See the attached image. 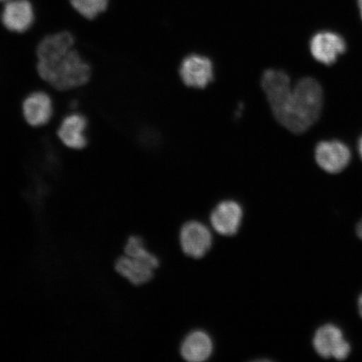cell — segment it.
Wrapping results in <instances>:
<instances>
[{"mask_svg": "<svg viewBox=\"0 0 362 362\" xmlns=\"http://www.w3.org/2000/svg\"><path fill=\"white\" fill-rule=\"evenodd\" d=\"M357 309H358L359 315L362 318V293L360 294L358 300H357Z\"/></svg>", "mask_w": 362, "mask_h": 362, "instance_id": "obj_18", "label": "cell"}, {"mask_svg": "<svg viewBox=\"0 0 362 362\" xmlns=\"http://www.w3.org/2000/svg\"><path fill=\"white\" fill-rule=\"evenodd\" d=\"M88 120L79 113H71L62 121L57 131L59 139L65 146L71 149H83L88 144L86 129Z\"/></svg>", "mask_w": 362, "mask_h": 362, "instance_id": "obj_12", "label": "cell"}, {"mask_svg": "<svg viewBox=\"0 0 362 362\" xmlns=\"http://www.w3.org/2000/svg\"><path fill=\"white\" fill-rule=\"evenodd\" d=\"M71 6L83 19L93 21L107 12L111 0H69Z\"/></svg>", "mask_w": 362, "mask_h": 362, "instance_id": "obj_15", "label": "cell"}, {"mask_svg": "<svg viewBox=\"0 0 362 362\" xmlns=\"http://www.w3.org/2000/svg\"><path fill=\"white\" fill-rule=\"evenodd\" d=\"M317 354L325 359L346 360L351 355L352 347L343 329L334 323H327L317 329L313 338Z\"/></svg>", "mask_w": 362, "mask_h": 362, "instance_id": "obj_3", "label": "cell"}, {"mask_svg": "<svg viewBox=\"0 0 362 362\" xmlns=\"http://www.w3.org/2000/svg\"><path fill=\"white\" fill-rule=\"evenodd\" d=\"M357 148H358L359 156L362 160V135L358 139V144H357Z\"/></svg>", "mask_w": 362, "mask_h": 362, "instance_id": "obj_19", "label": "cell"}, {"mask_svg": "<svg viewBox=\"0 0 362 362\" xmlns=\"http://www.w3.org/2000/svg\"><path fill=\"white\" fill-rule=\"evenodd\" d=\"M262 88L265 93L274 115H277L291 93V81L281 70L269 69L262 78Z\"/></svg>", "mask_w": 362, "mask_h": 362, "instance_id": "obj_8", "label": "cell"}, {"mask_svg": "<svg viewBox=\"0 0 362 362\" xmlns=\"http://www.w3.org/2000/svg\"><path fill=\"white\" fill-rule=\"evenodd\" d=\"M37 17L33 0H8L0 8V23L13 34L28 33Z\"/></svg>", "mask_w": 362, "mask_h": 362, "instance_id": "obj_4", "label": "cell"}, {"mask_svg": "<svg viewBox=\"0 0 362 362\" xmlns=\"http://www.w3.org/2000/svg\"><path fill=\"white\" fill-rule=\"evenodd\" d=\"M117 273L134 285L146 284L153 279V270L144 262L128 256L121 257L115 265Z\"/></svg>", "mask_w": 362, "mask_h": 362, "instance_id": "obj_14", "label": "cell"}, {"mask_svg": "<svg viewBox=\"0 0 362 362\" xmlns=\"http://www.w3.org/2000/svg\"><path fill=\"white\" fill-rule=\"evenodd\" d=\"M53 102L44 92H34L22 104L23 116L30 126L42 127L47 124L53 116Z\"/></svg>", "mask_w": 362, "mask_h": 362, "instance_id": "obj_11", "label": "cell"}, {"mask_svg": "<svg viewBox=\"0 0 362 362\" xmlns=\"http://www.w3.org/2000/svg\"><path fill=\"white\" fill-rule=\"evenodd\" d=\"M180 76L187 87L205 88L214 79V63L206 57L192 54L181 62Z\"/></svg>", "mask_w": 362, "mask_h": 362, "instance_id": "obj_7", "label": "cell"}, {"mask_svg": "<svg viewBox=\"0 0 362 362\" xmlns=\"http://www.w3.org/2000/svg\"><path fill=\"white\" fill-rule=\"evenodd\" d=\"M356 233L357 237L362 240V218L359 221V223L356 224Z\"/></svg>", "mask_w": 362, "mask_h": 362, "instance_id": "obj_17", "label": "cell"}, {"mask_svg": "<svg viewBox=\"0 0 362 362\" xmlns=\"http://www.w3.org/2000/svg\"><path fill=\"white\" fill-rule=\"evenodd\" d=\"M214 351V343L206 332L197 330L189 334L181 346V356L189 362L206 361Z\"/></svg>", "mask_w": 362, "mask_h": 362, "instance_id": "obj_13", "label": "cell"}, {"mask_svg": "<svg viewBox=\"0 0 362 362\" xmlns=\"http://www.w3.org/2000/svg\"><path fill=\"white\" fill-rule=\"evenodd\" d=\"M8 1V0H0V4H4V2Z\"/></svg>", "mask_w": 362, "mask_h": 362, "instance_id": "obj_21", "label": "cell"}, {"mask_svg": "<svg viewBox=\"0 0 362 362\" xmlns=\"http://www.w3.org/2000/svg\"><path fill=\"white\" fill-rule=\"evenodd\" d=\"M310 49L317 62L332 66L346 53L347 44L341 35L332 30H321L312 36Z\"/></svg>", "mask_w": 362, "mask_h": 362, "instance_id": "obj_5", "label": "cell"}, {"mask_svg": "<svg viewBox=\"0 0 362 362\" xmlns=\"http://www.w3.org/2000/svg\"><path fill=\"white\" fill-rule=\"evenodd\" d=\"M357 6H358L360 16L362 20V0H357Z\"/></svg>", "mask_w": 362, "mask_h": 362, "instance_id": "obj_20", "label": "cell"}, {"mask_svg": "<svg viewBox=\"0 0 362 362\" xmlns=\"http://www.w3.org/2000/svg\"><path fill=\"white\" fill-rule=\"evenodd\" d=\"M74 47V35L59 30L45 35L36 49L40 78L62 92L83 87L92 76L88 63Z\"/></svg>", "mask_w": 362, "mask_h": 362, "instance_id": "obj_1", "label": "cell"}, {"mask_svg": "<svg viewBox=\"0 0 362 362\" xmlns=\"http://www.w3.org/2000/svg\"><path fill=\"white\" fill-rule=\"evenodd\" d=\"M351 160L349 147L339 140L321 141L315 148V160L321 169L338 174L346 168Z\"/></svg>", "mask_w": 362, "mask_h": 362, "instance_id": "obj_6", "label": "cell"}, {"mask_svg": "<svg viewBox=\"0 0 362 362\" xmlns=\"http://www.w3.org/2000/svg\"><path fill=\"white\" fill-rule=\"evenodd\" d=\"M243 219V209L236 202L225 201L218 204L211 215L214 228L223 236H233L238 233Z\"/></svg>", "mask_w": 362, "mask_h": 362, "instance_id": "obj_10", "label": "cell"}, {"mask_svg": "<svg viewBox=\"0 0 362 362\" xmlns=\"http://www.w3.org/2000/svg\"><path fill=\"white\" fill-rule=\"evenodd\" d=\"M125 255L144 262L153 269L160 265L157 257L144 247L142 239L139 237L129 238L125 247Z\"/></svg>", "mask_w": 362, "mask_h": 362, "instance_id": "obj_16", "label": "cell"}, {"mask_svg": "<svg viewBox=\"0 0 362 362\" xmlns=\"http://www.w3.org/2000/svg\"><path fill=\"white\" fill-rule=\"evenodd\" d=\"M180 238L183 252L194 259L205 256L212 244L210 230L199 221L185 223L181 228Z\"/></svg>", "mask_w": 362, "mask_h": 362, "instance_id": "obj_9", "label": "cell"}, {"mask_svg": "<svg viewBox=\"0 0 362 362\" xmlns=\"http://www.w3.org/2000/svg\"><path fill=\"white\" fill-rule=\"evenodd\" d=\"M323 100V90L318 81L311 78H302L292 88L275 119L293 134L304 133L318 120Z\"/></svg>", "mask_w": 362, "mask_h": 362, "instance_id": "obj_2", "label": "cell"}]
</instances>
